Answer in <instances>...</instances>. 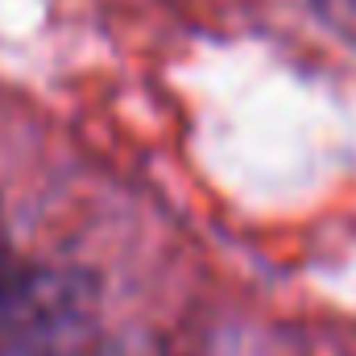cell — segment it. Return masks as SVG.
<instances>
[{"mask_svg":"<svg viewBox=\"0 0 356 356\" xmlns=\"http://www.w3.org/2000/svg\"><path fill=\"white\" fill-rule=\"evenodd\" d=\"M99 286L88 269L33 266L0 286V356H91Z\"/></svg>","mask_w":356,"mask_h":356,"instance_id":"6da1fadb","label":"cell"},{"mask_svg":"<svg viewBox=\"0 0 356 356\" xmlns=\"http://www.w3.org/2000/svg\"><path fill=\"white\" fill-rule=\"evenodd\" d=\"M315 21L356 50V0H311Z\"/></svg>","mask_w":356,"mask_h":356,"instance_id":"7a4b0ae2","label":"cell"},{"mask_svg":"<svg viewBox=\"0 0 356 356\" xmlns=\"http://www.w3.org/2000/svg\"><path fill=\"white\" fill-rule=\"evenodd\" d=\"M13 277V269H8V249H4V232H0V286Z\"/></svg>","mask_w":356,"mask_h":356,"instance_id":"3957f363","label":"cell"}]
</instances>
